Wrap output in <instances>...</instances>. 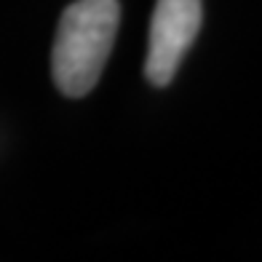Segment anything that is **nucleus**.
<instances>
[{
	"mask_svg": "<svg viewBox=\"0 0 262 262\" xmlns=\"http://www.w3.org/2000/svg\"><path fill=\"white\" fill-rule=\"evenodd\" d=\"M204 19L201 0H158L150 21V40L145 75L152 86H169L177 75V67L190 51Z\"/></svg>",
	"mask_w": 262,
	"mask_h": 262,
	"instance_id": "2",
	"label": "nucleus"
},
{
	"mask_svg": "<svg viewBox=\"0 0 262 262\" xmlns=\"http://www.w3.org/2000/svg\"><path fill=\"white\" fill-rule=\"evenodd\" d=\"M121 3L118 0H75L62 11L51 54L56 89L70 99H80L97 86L113 51Z\"/></svg>",
	"mask_w": 262,
	"mask_h": 262,
	"instance_id": "1",
	"label": "nucleus"
}]
</instances>
